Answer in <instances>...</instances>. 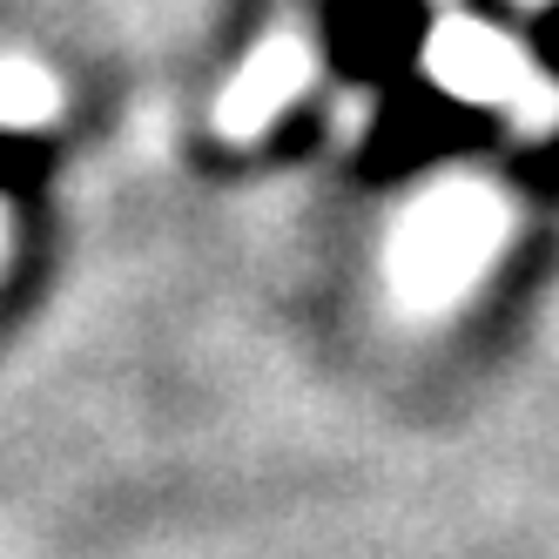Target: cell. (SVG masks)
Wrapping results in <instances>:
<instances>
[{
  "label": "cell",
  "instance_id": "obj_1",
  "mask_svg": "<svg viewBox=\"0 0 559 559\" xmlns=\"http://www.w3.org/2000/svg\"><path fill=\"white\" fill-rule=\"evenodd\" d=\"M512 229V210L492 182L478 176H452V182H431L418 203L397 216L391 229V250H384V270H391V290L412 317H438L452 310L486 263L499 257Z\"/></svg>",
  "mask_w": 559,
  "mask_h": 559
},
{
  "label": "cell",
  "instance_id": "obj_2",
  "mask_svg": "<svg viewBox=\"0 0 559 559\" xmlns=\"http://www.w3.org/2000/svg\"><path fill=\"white\" fill-rule=\"evenodd\" d=\"M425 74L452 102H478V108H512L533 135L559 122V88L539 74L533 48L512 41L506 27L478 21V14H445L425 34Z\"/></svg>",
  "mask_w": 559,
  "mask_h": 559
},
{
  "label": "cell",
  "instance_id": "obj_3",
  "mask_svg": "<svg viewBox=\"0 0 559 559\" xmlns=\"http://www.w3.org/2000/svg\"><path fill=\"white\" fill-rule=\"evenodd\" d=\"M310 82H317V48L304 34H270L263 48L243 55V68H236L229 88L216 95V135H229V142L263 135Z\"/></svg>",
  "mask_w": 559,
  "mask_h": 559
},
{
  "label": "cell",
  "instance_id": "obj_4",
  "mask_svg": "<svg viewBox=\"0 0 559 559\" xmlns=\"http://www.w3.org/2000/svg\"><path fill=\"white\" fill-rule=\"evenodd\" d=\"M55 108H61V88L41 61H21V55L0 61V129H48Z\"/></svg>",
  "mask_w": 559,
  "mask_h": 559
},
{
  "label": "cell",
  "instance_id": "obj_5",
  "mask_svg": "<svg viewBox=\"0 0 559 559\" xmlns=\"http://www.w3.org/2000/svg\"><path fill=\"white\" fill-rule=\"evenodd\" d=\"M0 243H8V210H0Z\"/></svg>",
  "mask_w": 559,
  "mask_h": 559
},
{
  "label": "cell",
  "instance_id": "obj_6",
  "mask_svg": "<svg viewBox=\"0 0 559 559\" xmlns=\"http://www.w3.org/2000/svg\"><path fill=\"white\" fill-rule=\"evenodd\" d=\"M519 8H546V0H519Z\"/></svg>",
  "mask_w": 559,
  "mask_h": 559
}]
</instances>
